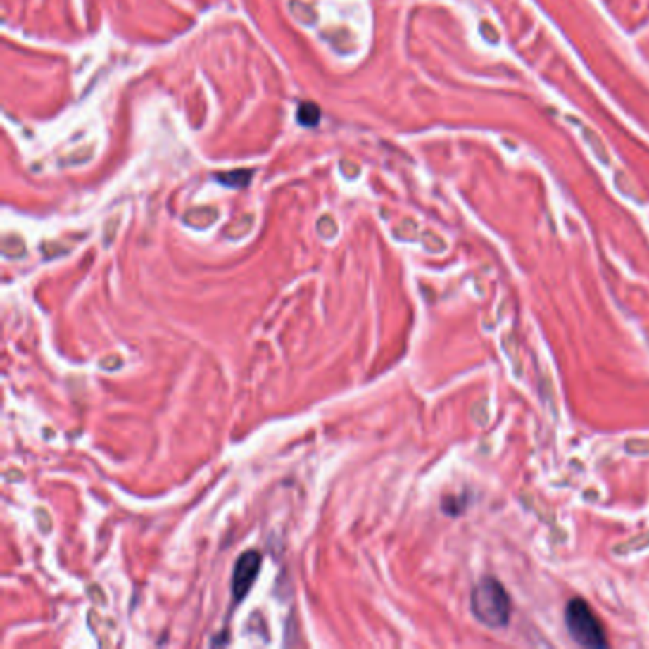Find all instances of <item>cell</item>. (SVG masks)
I'll use <instances>...</instances> for the list:
<instances>
[{
  "instance_id": "obj_1",
  "label": "cell",
  "mask_w": 649,
  "mask_h": 649,
  "mask_svg": "<svg viewBox=\"0 0 649 649\" xmlns=\"http://www.w3.org/2000/svg\"><path fill=\"white\" fill-rule=\"evenodd\" d=\"M470 610L488 629H501L510 619V598L493 577H484L472 588Z\"/></svg>"
},
{
  "instance_id": "obj_5",
  "label": "cell",
  "mask_w": 649,
  "mask_h": 649,
  "mask_svg": "<svg viewBox=\"0 0 649 649\" xmlns=\"http://www.w3.org/2000/svg\"><path fill=\"white\" fill-rule=\"evenodd\" d=\"M297 118H299V122L303 126H315L318 122V118H320V111H318L315 103H303L299 111H297Z\"/></svg>"
},
{
  "instance_id": "obj_3",
  "label": "cell",
  "mask_w": 649,
  "mask_h": 649,
  "mask_svg": "<svg viewBox=\"0 0 649 649\" xmlns=\"http://www.w3.org/2000/svg\"><path fill=\"white\" fill-rule=\"evenodd\" d=\"M259 567H261V554L256 550H248L238 558L234 573H232V596L234 600H242L248 594V591L253 585V581L258 577Z\"/></svg>"
},
{
  "instance_id": "obj_2",
  "label": "cell",
  "mask_w": 649,
  "mask_h": 649,
  "mask_svg": "<svg viewBox=\"0 0 649 649\" xmlns=\"http://www.w3.org/2000/svg\"><path fill=\"white\" fill-rule=\"evenodd\" d=\"M566 629L569 636L583 648H607V638L596 613L581 598H573L566 605Z\"/></svg>"
},
{
  "instance_id": "obj_4",
  "label": "cell",
  "mask_w": 649,
  "mask_h": 649,
  "mask_svg": "<svg viewBox=\"0 0 649 649\" xmlns=\"http://www.w3.org/2000/svg\"><path fill=\"white\" fill-rule=\"evenodd\" d=\"M251 177V170H234L229 174L218 175V179L227 187H244Z\"/></svg>"
},
{
  "instance_id": "obj_6",
  "label": "cell",
  "mask_w": 649,
  "mask_h": 649,
  "mask_svg": "<svg viewBox=\"0 0 649 649\" xmlns=\"http://www.w3.org/2000/svg\"><path fill=\"white\" fill-rule=\"evenodd\" d=\"M467 507V499H457V497H448L446 501L442 503V508L446 515L457 516L461 515Z\"/></svg>"
},
{
  "instance_id": "obj_7",
  "label": "cell",
  "mask_w": 649,
  "mask_h": 649,
  "mask_svg": "<svg viewBox=\"0 0 649 649\" xmlns=\"http://www.w3.org/2000/svg\"><path fill=\"white\" fill-rule=\"evenodd\" d=\"M585 137H588V143H591V147L594 149V153H596L598 158H600V160H604L605 164H607V162H610V158H607V151H605L604 145H600V143L596 141V139H598L596 135H594V134H592V132H588V130H586V132H585Z\"/></svg>"
}]
</instances>
